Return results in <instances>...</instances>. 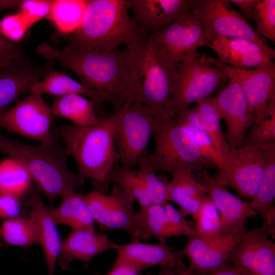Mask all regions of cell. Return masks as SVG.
Instances as JSON below:
<instances>
[{"instance_id":"19","label":"cell","mask_w":275,"mask_h":275,"mask_svg":"<svg viewBox=\"0 0 275 275\" xmlns=\"http://www.w3.org/2000/svg\"><path fill=\"white\" fill-rule=\"evenodd\" d=\"M52 69L50 65L39 67L33 64L24 54L0 67V113Z\"/></svg>"},{"instance_id":"26","label":"cell","mask_w":275,"mask_h":275,"mask_svg":"<svg viewBox=\"0 0 275 275\" xmlns=\"http://www.w3.org/2000/svg\"><path fill=\"white\" fill-rule=\"evenodd\" d=\"M62 202L49 213L57 224H64L72 230L95 231V221L82 195L76 191L67 192L61 196Z\"/></svg>"},{"instance_id":"24","label":"cell","mask_w":275,"mask_h":275,"mask_svg":"<svg viewBox=\"0 0 275 275\" xmlns=\"http://www.w3.org/2000/svg\"><path fill=\"white\" fill-rule=\"evenodd\" d=\"M193 171L185 169L172 175L170 181L165 180L168 202L175 203L180 211L193 219L199 211L206 194L202 186L194 178Z\"/></svg>"},{"instance_id":"23","label":"cell","mask_w":275,"mask_h":275,"mask_svg":"<svg viewBox=\"0 0 275 275\" xmlns=\"http://www.w3.org/2000/svg\"><path fill=\"white\" fill-rule=\"evenodd\" d=\"M27 203L30 209V216L38 233L39 242L43 248L49 275H54L62 241L57 228L47 208L41 199L39 189H33L29 193Z\"/></svg>"},{"instance_id":"2","label":"cell","mask_w":275,"mask_h":275,"mask_svg":"<svg viewBox=\"0 0 275 275\" xmlns=\"http://www.w3.org/2000/svg\"><path fill=\"white\" fill-rule=\"evenodd\" d=\"M120 116L119 109L96 124L66 125L57 127L54 132L75 160L78 175L84 180H92L96 190L104 193L109 185L111 174L119 161L116 134Z\"/></svg>"},{"instance_id":"47","label":"cell","mask_w":275,"mask_h":275,"mask_svg":"<svg viewBox=\"0 0 275 275\" xmlns=\"http://www.w3.org/2000/svg\"><path fill=\"white\" fill-rule=\"evenodd\" d=\"M20 212V198L11 194H0V218L16 217Z\"/></svg>"},{"instance_id":"49","label":"cell","mask_w":275,"mask_h":275,"mask_svg":"<svg viewBox=\"0 0 275 275\" xmlns=\"http://www.w3.org/2000/svg\"><path fill=\"white\" fill-rule=\"evenodd\" d=\"M227 2L237 6L242 11L245 19H254L255 8L257 0H229Z\"/></svg>"},{"instance_id":"1","label":"cell","mask_w":275,"mask_h":275,"mask_svg":"<svg viewBox=\"0 0 275 275\" xmlns=\"http://www.w3.org/2000/svg\"><path fill=\"white\" fill-rule=\"evenodd\" d=\"M36 52L76 74L82 83L108 97L116 112L129 102V72L122 51L69 45L62 49L43 42Z\"/></svg>"},{"instance_id":"16","label":"cell","mask_w":275,"mask_h":275,"mask_svg":"<svg viewBox=\"0 0 275 275\" xmlns=\"http://www.w3.org/2000/svg\"><path fill=\"white\" fill-rule=\"evenodd\" d=\"M82 196L101 228L122 230L130 234L135 200L124 187L115 184L109 194L95 190Z\"/></svg>"},{"instance_id":"48","label":"cell","mask_w":275,"mask_h":275,"mask_svg":"<svg viewBox=\"0 0 275 275\" xmlns=\"http://www.w3.org/2000/svg\"><path fill=\"white\" fill-rule=\"evenodd\" d=\"M142 271L132 262L117 256L111 269L105 275H142Z\"/></svg>"},{"instance_id":"44","label":"cell","mask_w":275,"mask_h":275,"mask_svg":"<svg viewBox=\"0 0 275 275\" xmlns=\"http://www.w3.org/2000/svg\"><path fill=\"white\" fill-rule=\"evenodd\" d=\"M30 28L19 13L8 14L0 21V32L8 40L18 43Z\"/></svg>"},{"instance_id":"35","label":"cell","mask_w":275,"mask_h":275,"mask_svg":"<svg viewBox=\"0 0 275 275\" xmlns=\"http://www.w3.org/2000/svg\"><path fill=\"white\" fill-rule=\"evenodd\" d=\"M217 55L218 60L231 67L248 69L265 68L275 66L272 59L266 53L235 52L228 49L212 47Z\"/></svg>"},{"instance_id":"6","label":"cell","mask_w":275,"mask_h":275,"mask_svg":"<svg viewBox=\"0 0 275 275\" xmlns=\"http://www.w3.org/2000/svg\"><path fill=\"white\" fill-rule=\"evenodd\" d=\"M153 135L154 149L142 164L154 172L172 175L183 170L199 171L214 166L202 157L190 132L175 117L158 115Z\"/></svg>"},{"instance_id":"13","label":"cell","mask_w":275,"mask_h":275,"mask_svg":"<svg viewBox=\"0 0 275 275\" xmlns=\"http://www.w3.org/2000/svg\"><path fill=\"white\" fill-rule=\"evenodd\" d=\"M193 176L219 213L222 234L242 235L245 232V220L259 214L251 207L250 202L231 194L219 173L211 175L205 170L197 171Z\"/></svg>"},{"instance_id":"34","label":"cell","mask_w":275,"mask_h":275,"mask_svg":"<svg viewBox=\"0 0 275 275\" xmlns=\"http://www.w3.org/2000/svg\"><path fill=\"white\" fill-rule=\"evenodd\" d=\"M112 183L119 184L128 191L137 201L141 209H144L153 204L151 199L136 170L126 169L117 164L109 178Z\"/></svg>"},{"instance_id":"18","label":"cell","mask_w":275,"mask_h":275,"mask_svg":"<svg viewBox=\"0 0 275 275\" xmlns=\"http://www.w3.org/2000/svg\"><path fill=\"white\" fill-rule=\"evenodd\" d=\"M242 235H224L212 242L206 241L197 235L187 237L181 250L189 260L188 268L199 274H205L230 264V255Z\"/></svg>"},{"instance_id":"10","label":"cell","mask_w":275,"mask_h":275,"mask_svg":"<svg viewBox=\"0 0 275 275\" xmlns=\"http://www.w3.org/2000/svg\"><path fill=\"white\" fill-rule=\"evenodd\" d=\"M227 1L194 0L193 10L199 17L207 40L219 37L242 38L256 43L275 58L274 49L259 35L245 17L228 7Z\"/></svg>"},{"instance_id":"42","label":"cell","mask_w":275,"mask_h":275,"mask_svg":"<svg viewBox=\"0 0 275 275\" xmlns=\"http://www.w3.org/2000/svg\"><path fill=\"white\" fill-rule=\"evenodd\" d=\"M184 126L192 134L202 157L221 170L224 166L225 158L219 154L210 137L198 129Z\"/></svg>"},{"instance_id":"28","label":"cell","mask_w":275,"mask_h":275,"mask_svg":"<svg viewBox=\"0 0 275 275\" xmlns=\"http://www.w3.org/2000/svg\"><path fill=\"white\" fill-rule=\"evenodd\" d=\"M95 103L77 94L54 96L52 114L70 120L73 125L86 127L97 124L100 120L95 112Z\"/></svg>"},{"instance_id":"52","label":"cell","mask_w":275,"mask_h":275,"mask_svg":"<svg viewBox=\"0 0 275 275\" xmlns=\"http://www.w3.org/2000/svg\"><path fill=\"white\" fill-rule=\"evenodd\" d=\"M20 1H0V11L8 8H18Z\"/></svg>"},{"instance_id":"14","label":"cell","mask_w":275,"mask_h":275,"mask_svg":"<svg viewBox=\"0 0 275 275\" xmlns=\"http://www.w3.org/2000/svg\"><path fill=\"white\" fill-rule=\"evenodd\" d=\"M203 57L208 63L221 69L229 78L239 84L256 116V122L267 116L268 103L275 100V66L252 69L238 68L208 56Z\"/></svg>"},{"instance_id":"5","label":"cell","mask_w":275,"mask_h":275,"mask_svg":"<svg viewBox=\"0 0 275 275\" xmlns=\"http://www.w3.org/2000/svg\"><path fill=\"white\" fill-rule=\"evenodd\" d=\"M127 0H89L82 22L68 45L117 50L143 34L128 13Z\"/></svg>"},{"instance_id":"41","label":"cell","mask_w":275,"mask_h":275,"mask_svg":"<svg viewBox=\"0 0 275 275\" xmlns=\"http://www.w3.org/2000/svg\"><path fill=\"white\" fill-rule=\"evenodd\" d=\"M167 222L172 237L195 235L194 226L186 219V215L180 210L167 202L163 205Z\"/></svg>"},{"instance_id":"8","label":"cell","mask_w":275,"mask_h":275,"mask_svg":"<svg viewBox=\"0 0 275 275\" xmlns=\"http://www.w3.org/2000/svg\"><path fill=\"white\" fill-rule=\"evenodd\" d=\"M120 110L116 134L118 156L122 168L134 169L146 161L155 119L161 115L135 102L125 103Z\"/></svg>"},{"instance_id":"15","label":"cell","mask_w":275,"mask_h":275,"mask_svg":"<svg viewBox=\"0 0 275 275\" xmlns=\"http://www.w3.org/2000/svg\"><path fill=\"white\" fill-rule=\"evenodd\" d=\"M212 99L225 122V136L230 150L241 146L256 118L240 86L229 78L228 84Z\"/></svg>"},{"instance_id":"51","label":"cell","mask_w":275,"mask_h":275,"mask_svg":"<svg viewBox=\"0 0 275 275\" xmlns=\"http://www.w3.org/2000/svg\"><path fill=\"white\" fill-rule=\"evenodd\" d=\"M193 275H244L237 268L230 264L213 272L205 274H199L194 272Z\"/></svg>"},{"instance_id":"53","label":"cell","mask_w":275,"mask_h":275,"mask_svg":"<svg viewBox=\"0 0 275 275\" xmlns=\"http://www.w3.org/2000/svg\"><path fill=\"white\" fill-rule=\"evenodd\" d=\"M2 236H1V232H0V248L2 246Z\"/></svg>"},{"instance_id":"17","label":"cell","mask_w":275,"mask_h":275,"mask_svg":"<svg viewBox=\"0 0 275 275\" xmlns=\"http://www.w3.org/2000/svg\"><path fill=\"white\" fill-rule=\"evenodd\" d=\"M230 262L244 275H275V243L261 228L245 231Z\"/></svg>"},{"instance_id":"11","label":"cell","mask_w":275,"mask_h":275,"mask_svg":"<svg viewBox=\"0 0 275 275\" xmlns=\"http://www.w3.org/2000/svg\"><path fill=\"white\" fill-rule=\"evenodd\" d=\"M269 144L242 145L230 150L219 174L242 197L253 200L264 172Z\"/></svg>"},{"instance_id":"55","label":"cell","mask_w":275,"mask_h":275,"mask_svg":"<svg viewBox=\"0 0 275 275\" xmlns=\"http://www.w3.org/2000/svg\"><path fill=\"white\" fill-rule=\"evenodd\" d=\"M145 275H153V274H150V273H147V274H145Z\"/></svg>"},{"instance_id":"33","label":"cell","mask_w":275,"mask_h":275,"mask_svg":"<svg viewBox=\"0 0 275 275\" xmlns=\"http://www.w3.org/2000/svg\"><path fill=\"white\" fill-rule=\"evenodd\" d=\"M193 220L196 235L201 239L208 242H212L224 235L221 233L219 213L207 195Z\"/></svg>"},{"instance_id":"45","label":"cell","mask_w":275,"mask_h":275,"mask_svg":"<svg viewBox=\"0 0 275 275\" xmlns=\"http://www.w3.org/2000/svg\"><path fill=\"white\" fill-rule=\"evenodd\" d=\"M212 47L224 48L235 52L264 53L272 59L271 56L258 44L245 39L219 37L210 43L209 48Z\"/></svg>"},{"instance_id":"29","label":"cell","mask_w":275,"mask_h":275,"mask_svg":"<svg viewBox=\"0 0 275 275\" xmlns=\"http://www.w3.org/2000/svg\"><path fill=\"white\" fill-rule=\"evenodd\" d=\"M275 143L269 145L263 175L251 207L263 218L275 216Z\"/></svg>"},{"instance_id":"31","label":"cell","mask_w":275,"mask_h":275,"mask_svg":"<svg viewBox=\"0 0 275 275\" xmlns=\"http://www.w3.org/2000/svg\"><path fill=\"white\" fill-rule=\"evenodd\" d=\"M32 180L29 172L18 161L9 158L0 162V194L20 198L30 190Z\"/></svg>"},{"instance_id":"20","label":"cell","mask_w":275,"mask_h":275,"mask_svg":"<svg viewBox=\"0 0 275 275\" xmlns=\"http://www.w3.org/2000/svg\"><path fill=\"white\" fill-rule=\"evenodd\" d=\"M133 21L149 36L193 8L194 0H127Z\"/></svg>"},{"instance_id":"30","label":"cell","mask_w":275,"mask_h":275,"mask_svg":"<svg viewBox=\"0 0 275 275\" xmlns=\"http://www.w3.org/2000/svg\"><path fill=\"white\" fill-rule=\"evenodd\" d=\"M89 0H52L48 17L63 34L75 32L80 26Z\"/></svg>"},{"instance_id":"12","label":"cell","mask_w":275,"mask_h":275,"mask_svg":"<svg viewBox=\"0 0 275 275\" xmlns=\"http://www.w3.org/2000/svg\"><path fill=\"white\" fill-rule=\"evenodd\" d=\"M52 112L42 96L31 94L0 113V128L47 145L57 136L51 130Z\"/></svg>"},{"instance_id":"7","label":"cell","mask_w":275,"mask_h":275,"mask_svg":"<svg viewBox=\"0 0 275 275\" xmlns=\"http://www.w3.org/2000/svg\"><path fill=\"white\" fill-rule=\"evenodd\" d=\"M148 37L159 62L173 72L186 56L197 51L200 47L209 48L210 46L201 22L193 9Z\"/></svg>"},{"instance_id":"25","label":"cell","mask_w":275,"mask_h":275,"mask_svg":"<svg viewBox=\"0 0 275 275\" xmlns=\"http://www.w3.org/2000/svg\"><path fill=\"white\" fill-rule=\"evenodd\" d=\"M31 94L42 96L49 94L54 96L77 94L88 97L96 105L104 103L111 104L105 95L90 88L66 75L63 71L51 69L45 76L34 84L29 90Z\"/></svg>"},{"instance_id":"36","label":"cell","mask_w":275,"mask_h":275,"mask_svg":"<svg viewBox=\"0 0 275 275\" xmlns=\"http://www.w3.org/2000/svg\"><path fill=\"white\" fill-rule=\"evenodd\" d=\"M266 115L249 129L241 146L275 143V100L268 103Z\"/></svg>"},{"instance_id":"43","label":"cell","mask_w":275,"mask_h":275,"mask_svg":"<svg viewBox=\"0 0 275 275\" xmlns=\"http://www.w3.org/2000/svg\"><path fill=\"white\" fill-rule=\"evenodd\" d=\"M52 0L20 1L18 7L19 13L30 27L44 17H48Z\"/></svg>"},{"instance_id":"37","label":"cell","mask_w":275,"mask_h":275,"mask_svg":"<svg viewBox=\"0 0 275 275\" xmlns=\"http://www.w3.org/2000/svg\"><path fill=\"white\" fill-rule=\"evenodd\" d=\"M175 119L183 126L196 128L207 134L219 154L224 158L230 152L228 145L218 138L209 126L203 121L195 107L181 111L176 115Z\"/></svg>"},{"instance_id":"54","label":"cell","mask_w":275,"mask_h":275,"mask_svg":"<svg viewBox=\"0 0 275 275\" xmlns=\"http://www.w3.org/2000/svg\"><path fill=\"white\" fill-rule=\"evenodd\" d=\"M94 275H100V273H96Z\"/></svg>"},{"instance_id":"46","label":"cell","mask_w":275,"mask_h":275,"mask_svg":"<svg viewBox=\"0 0 275 275\" xmlns=\"http://www.w3.org/2000/svg\"><path fill=\"white\" fill-rule=\"evenodd\" d=\"M23 54L18 43L8 40L0 32V67H3Z\"/></svg>"},{"instance_id":"32","label":"cell","mask_w":275,"mask_h":275,"mask_svg":"<svg viewBox=\"0 0 275 275\" xmlns=\"http://www.w3.org/2000/svg\"><path fill=\"white\" fill-rule=\"evenodd\" d=\"M0 232L5 242L11 245L28 249L39 243L35 225L31 218L17 216L3 221Z\"/></svg>"},{"instance_id":"27","label":"cell","mask_w":275,"mask_h":275,"mask_svg":"<svg viewBox=\"0 0 275 275\" xmlns=\"http://www.w3.org/2000/svg\"><path fill=\"white\" fill-rule=\"evenodd\" d=\"M132 239L148 241L151 237L166 243L172 237L168 227L163 205L153 204L135 211L130 233Z\"/></svg>"},{"instance_id":"22","label":"cell","mask_w":275,"mask_h":275,"mask_svg":"<svg viewBox=\"0 0 275 275\" xmlns=\"http://www.w3.org/2000/svg\"><path fill=\"white\" fill-rule=\"evenodd\" d=\"M116 244L109 240L106 234L91 230H72L62 244L57 260L64 270H68L75 260H80L87 265L96 255L114 249Z\"/></svg>"},{"instance_id":"40","label":"cell","mask_w":275,"mask_h":275,"mask_svg":"<svg viewBox=\"0 0 275 275\" xmlns=\"http://www.w3.org/2000/svg\"><path fill=\"white\" fill-rule=\"evenodd\" d=\"M196 103L194 107L203 121L209 126L221 141L227 143L221 127V118L212 97L202 99Z\"/></svg>"},{"instance_id":"4","label":"cell","mask_w":275,"mask_h":275,"mask_svg":"<svg viewBox=\"0 0 275 275\" xmlns=\"http://www.w3.org/2000/svg\"><path fill=\"white\" fill-rule=\"evenodd\" d=\"M129 72V102H139L162 115L171 107L174 73L159 62L147 35L142 34L122 51Z\"/></svg>"},{"instance_id":"9","label":"cell","mask_w":275,"mask_h":275,"mask_svg":"<svg viewBox=\"0 0 275 275\" xmlns=\"http://www.w3.org/2000/svg\"><path fill=\"white\" fill-rule=\"evenodd\" d=\"M229 79L197 51L186 56L174 73L171 98L173 112L176 116L191 103L208 97Z\"/></svg>"},{"instance_id":"38","label":"cell","mask_w":275,"mask_h":275,"mask_svg":"<svg viewBox=\"0 0 275 275\" xmlns=\"http://www.w3.org/2000/svg\"><path fill=\"white\" fill-rule=\"evenodd\" d=\"M254 20L256 21V32L274 43L275 1L257 0Z\"/></svg>"},{"instance_id":"39","label":"cell","mask_w":275,"mask_h":275,"mask_svg":"<svg viewBox=\"0 0 275 275\" xmlns=\"http://www.w3.org/2000/svg\"><path fill=\"white\" fill-rule=\"evenodd\" d=\"M137 174L142 181L152 204L163 205L168 202V189L165 180L144 164L138 167Z\"/></svg>"},{"instance_id":"50","label":"cell","mask_w":275,"mask_h":275,"mask_svg":"<svg viewBox=\"0 0 275 275\" xmlns=\"http://www.w3.org/2000/svg\"><path fill=\"white\" fill-rule=\"evenodd\" d=\"M157 275H193L194 271L188 267L184 268H175L169 267H161Z\"/></svg>"},{"instance_id":"21","label":"cell","mask_w":275,"mask_h":275,"mask_svg":"<svg viewBox=\"0 0 275 275\" xmlns=\"http://www.w3.org/2000/svg\"><path fill=\"white\" fill-rule=\"evenodd\" d=\"M114 250L118 256L132 262L143 271L156 266L175 268L187 267L182 261L185 256L182 251L174 250L166 243H146L132 239L128 243H116Z\"/></svg>"},{"instance_id":"3","label":"cell","mask_w":275,"mask_h":275,"mask_svg":"<svg viewBox=\"0 0 275 275\" xmlns=\"http://www.w3.org/2000/svg\"><path fill=\"white\" fill-rule=\"evenodd\" d=\"M0 152L27 169L50 204L59 196L76 191L85 182L69 169L67 150L56 142L32 146L8 138L0 132Z\"/></svg>"}]
</instances>
